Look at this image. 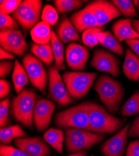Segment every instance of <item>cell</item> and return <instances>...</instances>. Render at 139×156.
<instances>
[{"label": "cell", "mask_w": 139, "mask_h": 156, "mask_svg": "<svg viewBox=\"0 0 139 156\" xmlns=\"http://www.w3.org/2000/svg\"><path fill=\"white\" fill-rule=\"evenodd\" d=\"M89 115L92 132L99 134H114L119 132L126 119L112 115L104 107L97 103L85 102Z\"/></svg>", "instance_id": "cell-1"}, {"label": "cell", "mask_w": 139, "mask_h": 156, "mask_svg": "<svg viewBox=\"0 0 139 156\" xmlns=\"http://www.w3.org/2000/svg\"><path fill=\"white\" fill-rule=\"evenodd\" d=\"M93 88L109 112L117 114L124 96L122 84L109 75L103 74L98 78Z\"/></svg>", "instance_id": "cell-2"}, {"label": "cell", "mask_w": 139, "mask_h": 156, "mask_svg": "<svg viewBox=\"0 0 139 156\" xmlns=\"http://www.w3.org/2000/svg\"><path fill=\"white\" fill-rule=\"evenodd\" d=\"M37 95L33 89L24 88L11 102V114L16 121L33 130V116Z\"/></svg>", "instance_id": "cell-3"}, {"label": "cell", "mask_w": 139, "mask_h": 156, "mask_svg": "<svg viewBox=\"0 0 139 156\" xmlns=\"http://www.w3.org/2000/svg\"><path fill=\"white\" fill-rule=\"evenodd\" d=\"M65 134V144L69 154L77 153L84 149H90L106 137L105 134L92 133L76 128L66 129Z\"/></svg>", "instance_id": "cell-4"}, {"label": "cell", "mask_w": 139, "mask_h": 156, "mask_svg": "<svg viewBox=\"0 0 139 156\" xmlns=\"http://www.w3.org/2000/svg\"><path fill=\"white\" fill-rule=\"evenodd\" d=\"M55 124L60 128H76L92 131L85 103L57 112Z\"/></svg>", "instance_id": "cell-5"}, {"label": "cell", "mask_w": 139, "mask_h": 156, "mask_svg": "<svg viewBox=\"0 0 139 156\" xmlns=\"http://www.w3.org/2000/svg\"><path fill=\"white\" fill-rule=\"evenodd\" d=\"M97 73L65 72L62 77L71 96L79 99L85 96L96 79Z\"/></svg>", "instance_id": "cell-6"}, {"label": "cell", "mask_w": 139, "mask_h": 156, "mask_svg": "<svg viewBox=\"0 0 139 156\" xmlns=\"http://www.w3.org/2000/svg\"><path fill=\"white\" fill-rule=\"evenodd\" d=\"M41 0H24L12 13V17L21 26L25 32H28L40 23L42 9Z\"/></svg>", "instance_id": "cell-7"}, {"label": "cell", "mask_w": 139, "mask_h": 156, "mask_svg": "<svg viewBox=\"0 0 139 156\" xmlns=\"http://www.w3.org/2000/svg\"><path fill=\"white\" fill-rule=\"evenodd\" d=\"M22 61L32 86L46 95L47 75L43 62L31 53L24 55Z\"/></svg>", "instance_id": "cell-8"}, {"label": "cell", "mask_w": 139, "mask_h": 156, "mask_svg": "<svg viewBox=\"0 0 139 156\" xmlns=\"http://www.w3.org/2000/svg\"><path fill=\"white\" fill-rule=\"evenodd\" d=\"M48 98L60 107L67 106L73 102L64 83L62 81L59 70L54 66L48 68Z\"/></svg>", "instance_id": "cell-9"}, {"label": "cell", "mask_w": 139, "mask_h": 156, "mask_svg": "<svg viewBox=\"0 0 139 156\" xmlns=\"http://www.w3.org/2000/svg\"><path fill=\"white\" fill-rule=\"evenodd\" d=\"M0 44L5 50L22 57L29 46L23 33L19 30L6 29L0 32Z\"/></svg>", "instance_id": "cell-10"}, {"label": "cell", "mask_w": 139, "mask_h": 156, "mask_svg": "<svg viewBox=\"0 0 139 156\" xmlns=\"http://www.w3.org/2000/svg\"><path fill=\"white\" fill-rule=\"evenodd\" d=\"M90 65L96 70L108 73L113 77H117L120 74L118 58L103 49L96 48L94 50Z\"/></svg>", "instance_id": "cell-11"}, {"label": "cell", "mask_w": 139, "mask_h": 156, "mask_svg": "<svg viewBox=\"0 0 139 156\" xmlns=\"http://www.w3.org/2000/svg\"><path fill=\"white\" fill-rule=\"evenodd\" d=\"M56 108L53 101L46 99H41L36 102L33 121L37 131L41 133L48 128L51 123L52 115Z\"/></svg>", "instance_id": "cell-12"}, {"label": "cell", "mask_w": 139, "mask_h": 156, "mask_svg": "<svg viewBox=\"0 0 139 156\" xmlns=\"http://www.w3.org/2000/svg\"><path fill=\"white\" fill-rule=\"evenodd\" d=\"M130 123L125 126L113 137L107 140L101 146L104 156H123L127 151V142Z\"/></svg>", "instance_id": "cell-13"}, {"label": "cell", "mask_w": 139, "mask_h": 156, "mask_svg": "<svg viewBox=\"0 0 139 156\" xmlns=\"http://www.w3.org/2000/svg\"><path fill=\"white\" fill-rule=\"evenodd\" d=\"M93 12L99 28L122 15L120 11L111 2L106 0L94 1L87 5Z\"/></svg>", "instance_id": "cell-14"}, {"label": "cell", "mask_w": 139, "mask_h": 156, "mask_svg": "<svg viewBox=\"0 0 139 156\" xmlns=\"http://www.w3.org/2000/svg\"><path fill=\"white\" fill-rule=\"evenodd\" d=\"M89 56V52L86 47L71 43L66 50V61L68 66L74 71L85 69Z\"/></svg>", "instance_id": "cell-15"}, {"label": "cell", "mask_w": 139, "mask_h": 156, "mask_svg": "<svg viewBox=\"0 0 139 156\" xmlns=\"http://www.w3.org/2000/svg\"><path fill=\"white\" fill-rule=\"evenodd\" d=\"M15 146L30 156H48L50 149L39 137H19L14 140Z\"/></svg>", "instance_id": "cell-16"}, {"label": "cell", "mask_w": 139, "mask_h": 156, "mask_svg": "<svg viewBox=\"0 0 139 156\" xmlns=\"http://www.w3.org/2000/svg\"><path fill=\"white\" fill-rule=\"evenodd\" d=\"M70 21L80 33H84L88 29L99 28L93 12L88 6L72 14L70 17Z\"/></svg>", "instance_id": "cell-17"}, {"label": "cell", "mask_w": 139, "mask_h": 156, "mask_svg": "<svg viewBox=\"0 0 139 156\" xmlns=\"http://www.w3.org/2000/svg\"><path fill=\"white\" fill-rule=\"evenodd\" d=\"M56 34L63 44L71 41H81L77 30L66 15H63L57 23L56 27Z\"/></svg>", "instance_id": "cell-18"}, {"label": "cell", "mask_w": 139, "mask_h": 156, "mask_svg": "<svg viewBox=\"0 0 139 156\" xmlns=\"http://www.w3.org/2000/svg\"><path fill=\"white\" fill-rule=\"evenodd\" d=\"M112 31L119 42L139 39V34L132 27V20L121 19L112 24Z\"/></svg>", "instance_id": "cell-19"}, {"label": "cell", "mask_w": 139, "mask_h": 156, "mask_svg": "<svg viewBox=\"0 0 139 156\" xmlns=\"http://www.w3.org/2000/svg\"><path fill=\"white\" fill-rule=\"evenodd\" d=\"M123 72L129 80L139 81V57L129 48L126 49Z\"/></svg>", "instance_id": "cell-20"}, {"label": "cell", "mask_w": 139, "mask_h": 156, "mask_svg": "<svg viewBox=\"0 0 139 156\" xmlns=\"http://www.w3.org/2000/svg\"><path fill=\"white\" fill-rule=\"evenodd\" d=\"M51 31L50 25L46 22L41 21L31 31L32 40L37 44H49Z\"/></svg>", "instance_id": "cell-21"}, {"label": "cell", "mask_w": 139, "mask_h": 156, "mask_svg": "<svg viewBox=\"0 0 139 156\" xmlns=\"http://www.w3.org/2000/svg\"><path fill=\"white\" fill-rule=\"evenodd\" d=\"M97 39L100 44L119 56H123V48L120 43L109 31L99 32Z\"/></svg>", "instance_id": "cell-22"}, {"label": "cell", "mask_w": 139, "mask_h": 156, "mask_svg": "<svg viewBox=\"0 0 139 156\" xmlns=\"http://www.w3.org/2000/svg\"><path fill=\"white\" fill-rule=\"evenodd\" d=\"M50 44L55 60V68L58 70H65L66 67L64 62V47L53 30H52L50 36Z\"/></svg>", "instance_id": "cell-23"}, {"label": "cell", "mask_w": 139, "mask_h": 156, "mask_svg": "<svg viewBox=\"0 0 139 156\" xmlns=\"http://www.w3.org/2000/svg\"><path fill=\"white\" fill-rule=\"evenodd\" d=\"M12 79L14 83L16 92L18 94H19L24 89V87L30 83V78L26 69L17 59L15 60Z\"/></svg>", "instance_id": "cell-24"}, {"label": "cell", "mask_w": 139, "mask_h": 156, "mask_svg": "<svg viewBox=\"0 0 139 156\" xmlns=\"http://www.w3.org/2000/svg\"><path fill=\"white\" fill-rule=\"evenodd\" d=\"M43 137L44 140L55 149L57 152L59 154L63 152V142H64V135L62 130L50 128L44 133Z\"/></svg>", "instance_id": "cell-25"}, {"label": "cell", "mask_w": 139, "mask_h": 156, "mask_svg": "<svg viewBox=\"0 0 139 156\" xmlns=\"http://www.w3.org/2000/svg\"><path fill=\"white\" fill-rule=\"evenodd\" d=\"M31 51L46 66H50L53 61L54 56L51 44L50 43L47 44H37L32 43Z\"/></svg>", "instance_id": "cell-26"}, {"label": "cell", "mask_w": 139, "mask_h": 156, "mask_svg": "<svg viewBox=\"0 0 139 156\" xmlns=\"http://www.w3.org/2000/svg\"><path fill=\"white\" fill-rule=\"evenodd\" d=\"M26 136L27 134L23 131L19 125L6 127L0 129V140L5 145L10 144L12 139Z\"/></svg>", "instance_id": "cell-27"}, {"label": "cell", "mask_w": 139, "mask_h": 156, "mask_svg": "<svg viewBox=\"0 0 139 156\" xmlns=\"http://www.w3.org/2000/svg\"><path fill=\"white\" fill-rule=\"evenodd\" d=\"M122 117H130L139 114V90H137L126 101L120 110Z\"/></svg>", "instance_id": "cell-28"}, {"label": "cell", "mask_w": 139, "mask_h": 156, "mask_svg": "<svg viewBox=\"0 0 139 156\" xmlns=\"http://www.w3.org/2000/svg\"><path fill=\"white\" fill-rule=\"evenodd\" d=\"M84 2L79 0H55L53 2L57 11L60 14L80 8Z\"/></svg>", "instance_id": "cell-29"}, {"label": "cell", "mask_w": 139, "mask_h": 156, "mask_svg": "<svg viewBox=\"0 0 139 156\" xmlns=\"http://www.w3.org/2000/svg\"><path fill=\"white\" fill-rule=\"evenodd\" d=\"M111 2L125 17H137V11L131 0H112Z\"/></svg>", "instance_id": "cell-30"}, {"label": "cell", "mask_w": 139, "mask_h": 156, "mask_svg": "<svg viewBox=\"0 0 139 156\" xmlns=\"http://www.w3.org/2000/svg\"><path fill=\"white\" fill-rule=\"evenodd\" d=\"M104 28H94L85 30L82 36V43L89 48H92L99 44L97 34L99 32L104 31Z\"/></svg>", "instance_id": "cell-31"}, {"label": "cell", "mask_w": 139, "mask_h": 156, "mask_svg": "<svg viewBox=\"0 0 139 156\" xmlns=\"http://www.w3.org/2000/svg\"><path fill=\"white\" fill-rule=\"evenodd\" d=\"M58 18L59 16L56 9L50 5L44 6L41 15L43 21L47 23L50 26H54L57 22Z\"/></svg>", "instance_id": "cell-32"}, {"label": "cell", "mask_w": 139, "mask_h": 156, "mask_svg": "<svg viewBox=\"0 0 139 156\" xmlns=\"http://www.w3.org/2000/svg\"><path fill=\"white\" fill-rule=\"evenodd\" d=\"M11 96L1 101L0 102V126L1 128L6 127V126L11 124L9 118V107Z\"/></svg>", "instance_id": "cell-33"}, {"label": "cell", "mask_w": 139, "mask_h": 156, "mask_svg": "<svg viewBox=\"0 0 139 156\" xmlns=\"http://www.w3.org/2000/svg\"><path fill=\"white\" fill-rule=\"evenodd\" d=\"M19 24L8 14L0 12V29L1 30L6 29L19 30Z\"/></svg>", "instance_id": "cell-34"}, {"label": "cell", "mask_w": 139, "mask_h": 156, "mask_svg": "<svg viewBox=\"0 0 139 156\" xmlns=\"http://www.w3.org/2000/svg\"><path fill=\"white\" fill-rule=\"evenodd\" d=\"M22 1L20 0H4L0 1V11L2 13H12L16 10Z\"/></svg>", "instance_id": "cell-35"}, {"label": "cell", "mask_w": 139, "mask_h": 156, "mask_svg": "<svg viewBox=\"0 0 139 156\" xmlns=\"http://www.w3.org/2000/svg\"><path fill=\"white\" fill-rule=\"evenodd\" d=\"M0 156H30L25 152L12 146L1 144Z\"/></svg>", "instance_id": "cell-36"}, {"label": "cell", "mask_w": 139, "mask_h": 156, "mask_svg": "<svg viewBox=\"0 0 139 156\" xmlns=\"http://www.w3.org/2000/svg\"><path fill=\"white\" fill-rule=\"evenodd\" d=\"M14 64L10 61H2L0 62V77L3 78L7 76L13 69Z\"/></svg>", "instance_id": "cell-37"}, {"label": "cell", "mask_w": 139, "mask_h": 156, "mask_svg": "<svg viewBox=\"0 0 139 156\" xmlns=\"http://www.w3.org/2000/svg\"><path fill=\"white\" fill-rule=\"evenodd\" d=\"M126 156H139V140H135L130 142L126 151Z\"/></svg>", "instance_id": "cell-38"}, {"label": "cell", "mask_w": 139, "mask_h": 156, "mask_svg": "<svg viewBox=\"0 0 139 156\" xmlns=\"http://www.w3.org/2000/svg\"><path fill=\"white\" fill-rule=\"evenodd\" d=\"M11 84L9 81L2 79L0 80V98L4 99L8 96L11 91Z\"/></svg>", "instance_id": "cell-39"}, {"label": "cell", "mask_w": 139, "mask_h": 156, "mask_svg": "<svg viewBox=\"0 0 139 156\" xmlns=\"http://www.w3.org/2000/svg\"><path fill=\"white\" fill-rule=\"evenodd\" d=\"M128 136L131 138H139V116L134 119L130 126Z\"/></svg>", "instance_id": "cell-40"}, {"label": "cell", "mask_w": 139, "mask_h": 156, "mask_svg": "<svg viewBox=\"0 0 139 156\" xmlns=\"http://www.w3.org/2000/svg\"><path fill=\"white\" fill-rule=\"evenodd\" d=\"M126 44L134 53L139 57V39L129 40L126 41Z\"/></svg>", "instance_id": "cell-41"}, {"label": "cell", "mask_w": 139, "mask_h": 156, "mask_svg": "<svg viewBox=\"0 0 139 156\" xmlns=\"http://www.w3.org/2000/svg\"><path fill=\"white\" fill-rule=\"evenodd\" d=\"M0 59H15L14 55L9 53V52L5 50L3 48H0Z\"/></svg>", "instance_id": "cell-42"}, {"label": "cell", "mask_w": 139, "mask_h": 156, "mask_svg": "<svg viewBox=\"0 0 139 156\" xmlns=\"http://www.w3.org/2000/svg\"><path fill=\"white\" fill-rule=\"evenodd\" d=\"M132 27L139 34V20H132Z\"/></svg>", "instance_id": "cell-43"}, {"label": "cell", "mask_w": 139, "mask_h": 156, "mask_svg": "<svg viewBox=\"0 0 139 156\" xmlns=\"http://www.w3.org/2000/svg\"><path fill=\"white\" fill-rule=\"evenodd\" d=\"M66 156H87V152L83 150L81 151H79L77 153H75V154H72L71 155H66Z\"/></svg>", "instance_id": "cell-44"}, {"label": "cell", "mask_w": 139, "mask_h": 156, "mask_svg": "<svg viewBox=\"0 0 139 156\" xmlns=\"http://www.w3.org/2000/svg\"><path fill=\"white\" fill-rule=\"evenodd\" d=\"M138 11H139V1H138Z\"/></svg>", "instance_id": "cell-45"}, {"label": "cell", "mask_w": 139, "mask_h": 156, "mask_svg": "<svg viewBox=\"0 0 139 156\" xmlns=\"http://www.w3.org/2000/svg\"><path fill=\"white\" fill-rule=\"evenodd\" d=\"M91 156H95V155H91Z\"/></svg>", "instance_id": "cell-46"}]
</instances>
